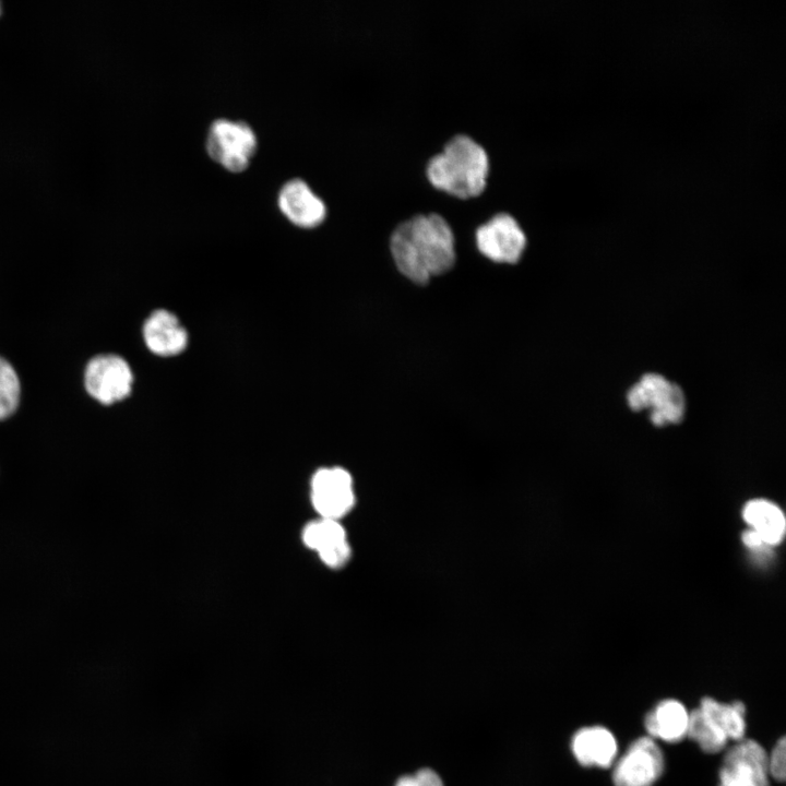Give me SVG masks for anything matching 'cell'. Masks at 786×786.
I'll return each mask as SVG.
<instances>
[{
  "label": "cell",
  "instance_id": "1",
  "mask_svg": "<svg viewBox=\"0 0 786 786\" xmlns=\"http://www.w3.org/2000/svg\"><path fill=\"white\" fill-rule=\"evenodd\" d=\"M390 250L398 271L419 285L445 273L455 261L452 228L438 213L417 214L400 223L391 235Z\"/></svg>",
  "mask_w": 786,
  "mask_h": 786
},
{
  "label": "cell",
  "instance_id": "2",
  "mask_svg": "<svg viewBox=\"0 0 786 786\" xmlns=\"http://www.w3.org/2000/svg\"><path fill=\"white\" fill-rule=\"evenodd\" d=\"M489 157L484 146L467 134L450 139L441 152L428 160L430 183L457 198L480 194L487 184Z\"/></svg>",
  "mask_w": 786,
  "mask_h": 786
},
{
  "label": "cell",
  "instance_id": "3",
  "mask_svg": "<svg viewBox=\"0 0 786 786\" xmlns=\"http://www.w3.org/2000/svg\"><path fill=\"white\" fill-rule=\"evenodd\" d=\"M631 409L650 410L655 426L678 424L686 412V397L681 388L657 373L644 374L627 393Z\"/></svg>",
  "mask_w": 786,
  "mask_h": 786
},
{
  "label": "cell",
  "instance_id": "4",
  "mask_svg": "<svg viewBox=\"0 0 786 786\" xmlns=\"http://www.w3.org/2000/svg\"><path fill=\"white\" fill-rule=\"evenodd\" d=\"M257 145V135L247 122L225 118L211 123L205 141L209 156L230 172H241L249 166Z\"/></svg>",
  "mask_w": 786,
  "mask_h": 786
},
{
  "label": "cell",
  "instance_id": "5",
  "mask_svg": "<svg viewBox=\"0 0 786 786\" xmlns=\"http://www.w3.org/2000/svg\"><path fill=\"white\" fill-rule=\"evenodd\" d=\"M84 379L90 395L105 405L128 397L133 385L130 365L124 358L114 354L92 358L86 366Z\"/></svg>",
  "mask_w": 786,
  "mask_h": 786
},
{
  "label": "cell",
  "instance_id": "6",
  "mask_svg": "<svg viewBox=\"0 0 786 786\" xmlns=\"http://www.w3.org/2000/svg\"><path fill=\"white\" fill-rule=\"evenodd\" d=\"M480 253L500 263H516L526 246V236L517 221L509 213L495 214L475 234Z\"/></svg>",
  "mask_w": 786,
  "mask_h": 786
},
{
  "label": "cell",
  "instance_id": "7",
  "mask_svg": "<svg viewBox=\"0 0 786 786\" xmlns=\"http://www.w3.org/2000/svg\"><path fill=\"white\" fill-rule=\"evenodd\" d=\"M769 757L754 740L742 739L725 754L719 786H769Z\"/></svg>",
  "mask_w": 786,
  "mask_h": 786
},
{
  "label": "cell",
  "instance_id": "8",
  "mask_svg": "<svg viewBox=\"0 0 786 786\" xmlns=\"http://www.w3.org/2000/svg\"><path fill=\"white\" fill-rule=\"evenodd\" d=\"M664 757L650 737L634 740L615 765V786H652L663 774Z\"/></svg>",
  "mask_w": 786,
  "mask_h": 786
},
{
  "label": "cell",
  "instance_id": "9",
  "mask_svg": "<svg viewBox=\"0 0 786 786\" xmlns=\"http://www.w3.org/2000/svg\"><path fill=\"white\" fill-rule=\"evenodd\" d=\"M350 474L338 466L318 469L311 479V501L324 519L338 521L354 504Z\"/></svg>",
  "mask_w": 786,
  "mask_h": 786
},
{
  "label": "cell",
  "instance_id": "10",
  "mask_svg": "<svg viewBox=\"0 0 786 786\" xmlns=\"http://www.w3.org/2000/svg\"><path fill=\"white\" fill-rule=\"evenodd\" d=\"M277 204L291 224L305 229L318 227L326 216L324 201L300 178H293L282 186Z\"/></svg>",
  "mask_w": 786,
  "mask_h": 786
},
{
  "label": "cell",
  "instance_id": "11",
  "mask_svg": "<svg viewBox=\"0 0 786 786\" xmlns=\"http://www.w3.org/2000/svg\"><path fill=\"white\" fill-rule=\"evenodd\" d=\"M142 335L147 349L163 358L182 354L189 344V334L179 318L168 309L154 310L144 321Z\"/></svg>",
  "mask_w": 786,
  "mask_h": 786
},
{
  "label": "cell",
  "instance_id": "12",
  "mask_svg": "<svg viewBox=\"0 0 786 786\" xmlns=\"http://www.w3.org/2000/svg\"><path fill=\"white\" fill-rule=\"evenodd\" d=\"M302 541L331 568L343 565L350 555L345 531L336 520L321 517L307 524L302 531Z\"/></svg>",
  "mask_w": 786,
  "mask_h": 786
},
{
  "label": "cell",
  "instance_id": "13",
  "mask_svg": "<svg viewBox=\"0 0 786 786\" xmlns=\"http://www.w3.org/2000/svg\"><path fill=\"white\" fill-rule=\"evenodd\" d=\"M571 747L575 759L583 766L609 767L617 754L614 735L600 726L577 730Z\"/></svg>",
  "mask_w": 786,
  "mask_h": 786
},
{
  "label": "cell",
  "instance_id": "14",
  "mask_svg": "<svg viewBox=\"0 0 786 786\" xmlns=\"http://www.w3.org/2000/svg\"><path fill=\"white\" fill-rule=\"evenodd\" d=\"M689 714L677 700L668 699L659 702L645 716V728L653 737L667 742H678L687 736Z\"/></svg>",
  "mask_w": 786,
  "mask_h": 786
},
{
  "label": "cell",
  "instance_id": "15",
  "mask_svg": "<svg viewBox=\"0 0 786 786\" xmlns=\"http://www.w3.org/2000/svg\"><path fill=\"white\" fill-rule=\"evenodd\" d=\"M743 519L766 546L777 545L783 539L785 517L775 504L761 499L752 500L743 509Z\"/></svg>",
  "mask_w": 786,
  "mask_h": 786
},
{
  "label": "cell",
  "instance_id": "16",
  "mask_svg": "<svg viewBox=\"0 0 786 786\" xmlns=\"http://www.w3.org/2000/svg\"><path fill=\"white\" fill-rule=\"evenodd\" d=\"M700 710L728 739L739 741L743 738L746 707L742 702L735 701L730 704H724L712 698H703Z\"/></svg>",
  "mask_w": 786,
  "mask_h": 786
},
{
  "label": "cell",
  "instance_id": "17",
  "mask_svg": "<svg viewBox=\"0 0 786 786\" xmlns=\"http://www.w3.org/2000/svg\"><path fill=\"white\" fill-rule=\"evenodd\" d=\"M687 736L706 753L722 751L728 740L726 735L707 719L700 707L689 714Z\"/></svg>",
  "mask_w": 786,
  "mask_h": 786
},
{
  "label": "cell",
  "instance_id": "18",
  "mask_svg": "<svg viewBox=\"0 0 786 786\" xmlns=\"http://www.w3.org/2000/svg\"><path fill=\"white\" fill-rule=\"evenodd\" d=\"M20 401V381L13 367L0 357V420L11 416Z\"/></svg>",
  "mask_w": 786,
  "mask_h": 786
},
{
  "label": "cell",
  "instance_id": "19",
  "mask_svg": "<svg viewBox=\"0 0 786 786\" xmlns=\"http://www.w3.org/2000/svg\"><path fill=\"white\" fill-rule=\"evenodd\" d=\"M785 737H782L772 750L769 758V772L778 782L785 779Z\"/></svg>",
  "mask_w": 786,
  "mask_h": 786
},
{
  "label": "cell",
  "instance_id": "20",
  "mask_svg": "<svg viewBox=\"0 0 786 786\" xmlns=\"http://www.w3.org/2000/svg\"><path fill=\"white\" fill-rule=\"evenodd\" d=\"M413 776L417 786H443L440 776L428 767L417 771Z\"/></svg>",
  "mask_w": 786,
  "mask_h": 786
},
{
  "label": "cell",
  "instance_id": "21",
  "mask_svg": "<svg viewBox=\"0 0 786 786\" xmlns=\"http://www.w3.org/2000/svg\"><path fill=\"white\" fill-rule=\"evenodd\" d=\"M742 541L751 550H760L764 546H766L764 544V541L762 540V538L760 537V535L758 533H755L753 529L747 531L742 535Z\"/></svg>",
  "mask_w": 786,
  "mask_h": 786
},
{
  "label": "cell",
  "instance_id": "22",
  "mask_svg": "<svg viewBox=\"0 0 786 786\" xmlns=\"http://www.w3.org/2000/svg\"><path fill=\"white\" fill-rule=\"evenodd\" d=\"M395 786H417L413 775H405L398 778Z\"/></svg>",
  "mask_w": 786,
  "mask_h": 786
}]
</instances>
